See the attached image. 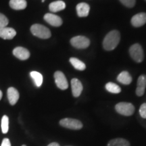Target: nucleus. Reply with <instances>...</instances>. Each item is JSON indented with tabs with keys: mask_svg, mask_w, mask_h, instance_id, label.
I'll return each mask as SVG.
<instances>
[{
	"mask_svg": "<svg viewBox=\"0 0 146 146\" xmlns=\"http://www.w3.org/2000/svg\"><path fill=\"white\" fill-rule=\"evenodd\" d=\"M70 62L73 66L74 68L78 70H84L86 68V66L83 62L76 58H70Z\"/></svg>",
	"mask_w": 146,
	"mask_h": 146,
	"instance_id": "aec40b11",
	"label": "nucleus"
},
{
	"mask_svg": "<svg viewBox=\"0 0 146 146\" xmlns=\"http://www.w3.org/2000/svg\"><path fill=\"white\" fill-rule=\"evenodd\" d=\"M31 31L34 36L41 38V39H49L51 36L50 29L43 25L39 24H35L31 27Z\"/></svg>",
	"mask_w": 146,
	"mask_h": 146,
	"instance_id": "f03ea898",
	"label": "nucleus"
},
{
	"mask_svg": "<svg viewBox=\"0 0 146 146\" xmlns=\"http://www.w3.org/2000/svg\"><path fill=\"white\" fill-rule=\"evenodd\" d=\"M9 129V118L7 116H4L1 119V131L3 134L8 133Z\"/></svg>",
	"mask_w": 146,
	"mask_h": 146,
	"instance_id": "5701e85b",
	"label": "nucleus"
},
{
	"mask_svg": "<svg viewBox=\"0 0 146 146\" xmlns=\"http://www.w3.org/2000/svg\"><path fill=\"white\" fill-rule=\"evenodd\" d=\"M14 56L21 60H26L30 57V52L23 47H17L13 50Z\"/></svg>",
	"mask_w": 146,
	"mask_h": 146,
	"instance_id": "9d476101",
	"label": "nucleus"
},
{
	"mask_svg": "<svg viewBox=\"0 0 146 146\" xmlns=\"http://www.w3.org/2000/svg\"><path fill=\"white\" fill-rule=\"evenodd\" d=\"M120 40V33L116 30L110 31L107 34L103 41V47L106 50L111 51L117 47Z\"/></svg>",
	"mask_w": 146,
	"mask_h": 146,
	"instance_id": "f257e3e1",
	"label": "nucleus"
},
{
	"mask_svg": "<svg viewBox=\"0 0 146 146\" xmlns=\"http://www.w3.org/2000/svg\"><path fill=\"white\" fill-rule=\"evenodd\" d=\"M1 146H11V143L10 140L8 139V138L3 139L2 143H1Z\"/></svg>",
	"mask_w": 146,
	"mask_h": 146,
	"instance_id": "bb28decb",
	"label": "nucleus"
},
{
	"mask_svg": "<svg viewBox=\"0 0 146 146\" xmlns=\"http://www.w3.org/2000/svg\"><path fill=\"white\" fill-rule=\"evenodd\" d=\"M60 125L62 127L72 130H80L83 128V124L80 120L70 118L62 119L60 121Z\"/></svg>",
	"mask_w": 146,
	"mask_h": 146,
	"instance_id": "20e7f679",
	"label": "nucleus"
},
{
	"mask_svg": "<svg viewBox=\"0 0 146 146\" xmlns=\"http://www.w3.org/2000/svg\"><path fill=\"white\" fill-rule=\"evenodd\" d=\"M66 4L63 1H56L51 3L49 5V9L52 12H58L64 10Z\"/></svg>",
	"mask_w": 146,
	"mask_h": 146,
	"instance_id": "a211bd4d",
	"label": "nucleus"
},
{
	"mask_svg": "<svg viewBox=\"0 0 146 146\" xmlns=\"http://www.w3.org/2000/svg\"><path fill=\"white\" fill-rule=\"evenodd\" d=\"M26 0H10V6L16 10H24L27 8Z\"/></svg>",
	"mask_w": 146,
	"mask_h": 146,
	"instance_id": "dca6fc26",
	"label": "nucleus"
},
{
	"mask_svg": "<svg viewBox=\"0 0 146 146\" xmlns=\"http://www.w3.org/2000/svg\"><path fill=\"white\" fill-rule=\"evenodd\" d=\"M71 88L73 96L75 98H78L81 94L83 91V87L81 82L77 78H72L71 80Z\"/></svg>",
	"mask_w": 146,
	"mask_h": 146,
	"instance_id": "1a4fd4ad",
	"label": "nucleus"
},
{
	"mask_svg": "<svg viewBox=\"0 0 146 146\" xmlns=\"http://www.w3.org/2000/svg\"><path fill=\"white\" fill-rule=\"evenodd\" d=\"M30 75L35 82L36 86L38 87H41L43 83V76L41 73L36 72V71H33L30 73Z\"/></svg>",
	"mask_w": 146,
	"mask_h": 146,
	"instance_id": "412c9836",
	"label": "nucleus"
},
{
	"mask_svg": "<svg viewBox=\"0 0 146 146\" xmlns=\"http://www.w3.org/2000/svg\"><path fill=\"white\" fill-rule=\"evenodd\" d=\"M8 18L3 14L0 13V30L6 27L7 25H8Z\"/></svg>",
	"mask_w": 146,
	"mask_h": 146,
	"instance_id": "b1692460",
	"label": "nucleus"
},
{
	"mask_svg": "<svg viewBox=\"0 0 146 146\" xmlns=\"http://www.w3.org/2000/svg\"><path fill=\"white\" fill-rule=\"evenodd\" d=\"M146 23V13L142 12L135 14L131 18V24L135 27H140Z\"/></svg>",
	"mask_w": 146,
	"mask_h": 146,
	"instance_id": "9b49d317",
	"label": "nucleus"
},
{
	"mask_svg": "<svg viewBox=\"0 0 146 146\" xmlns=\"http://www.w3.org/2000/svg\"><path fill=\"white\" fill-rule=\"evenodd\" d=\"M108 146H130V143L123 138H116L110 140Z\"/></svg>",
	"mask_w": 146,
	"mask_h": 146,
	"instance_id": "6ab92c4d",
	"label": "nucleus"
},
{
	"mask_svg": "<svg viewBox=\"0 0 146 146\" xmlns=\"http://www.w3.org/2000/svg\"><path fill=\"white\" fill-rule=\"evenodd\" d=\"M54 79L55 83H56L58 88L62 89V90H65V89H68V81H67L64 74L61 71H56L54 73Z\"/></svg>",
	"mask_w": 146,
	"mask_h": 146,
	"instance_id": "0eeeda50",
	"label": "nucleus"
},
{
	"mask_svg": "<svg viewBox=\"0 0 146 146\" xmlns=\"http://www.w3.org/2000/svg\"><path fill=\"white\" fill-rule=\"evenodd\" d=\"M22 146H26L25 145H22Z\"/></svg>",
	"mask_w": 146,
	"mask_h": 146,
	"instance_id": "7c9ffc66",
	"label": "nucleus"
},
{
	"mask_svg": "<svg viewBox=\"0 0 146 146\" xmlns=\"http://www.w3.org/2000/svg\"><path fill=\"white\" fill-rule=\"evenodd\" d=\"M145 1H146V0H145Z\"/></svg>",
	"mask_w": 146,
	"mask_h": 146,
	"instance_id": "2f4dec72",
	"label": "nucleus"
},
{
	"mask_svg": "<svg viewBox=\"0 0 146 146\" xmlns=\"http://www.w3.org/2000/svg\"><path fill=\"white\" fill-rule=\"evenodd\" d=\"M120 1L128 8H133L135 4V0H120Z\"/></svg>",
	"mask_w": 146,
	"mask_h": 146,
	"instance_id": "393cba45",
	"label": "nucleus"
},
{
	"mask_svg": "<svg viewBox=\"0 0 146 146\" xmlns=\"http://www.w3.org/2000/svg\"><path fill=\"white\" fill-rule=\"evenodd\" d=\"M44 20L47 23L50 24L53 27H60L62 25V18L56 14L52 13H47L45 14Z\"/></svg>",
	"mask_w": 146,
	"mask_h": 146,
	"instance_id": "6e6552de",
	"label": "nucleus"
},
{
	"mask_svg": "<svg viewBox=\"0 0 146 146\" xmlns=\"http://www.w3.org/2000/svg\"><path fill=\"white\" fill-rule=\"evenodd\" d=\"M2 96H3L2 92H1V91L0 90V100H1V98H2Z\"/></svg>",
	"mask_w": 146,
	"mask_h": 146,
	"instance_id": "c85d7f7f",
	"label": "nucleus"
},
{
	"mask_svg": "<svg viewBox=\"0 0 146 146\" xmlns=\"http://www.w3.org/2000/svg\"><path fill=\"white\" fill-rule=\"evenodd\" d=\"M106 89L108 92L112 93V94H119L121 91V89L118 85L114 83H111V82L108 83L106 85Z\"/></svg>",
	"mask_w": 146,
	"mask_h": 146,
	"instance_id": "4be33fe9",
	"label": "nucleus"
},
{
	"mask_svg": "<svg viewBox=\"0 0 146 146\" xmlns=\"http://www.w3.org/2000/svg\"><path fill=\"white\" fill-rule=\"evenodd\" d=\"M47 146H60V145L58 143H56V142H53V143H51L50 144H49Z\"/></svg>",
	"mask_w": 146,
	"mask_h": 146,
	"instance_id": "cd10ccee",
	"label": "nucleus"
},
{
	"mask_svg": "<svg viewBox=\"0 0 146 146\" xmlns=\"http://www.w3.org/2000/svg\"><path fill=\"white\" fill-rule=\"evenodd\" d=\"M76 12L79 17H86L89 15L90 7L86 3H80L76 7Z\"/></svg>",
	"mask_w": 146,
	"mask_h": 146,
	"instance_id": "ddd939ff",
	"label": "nucleus"
},
{
	"mask_svg": "<svg viewBox=\"0 0 146 146\" xmlns=\"http://www.w3.org/2000/svg\"><path fill=\"white\" fill-rule=\"evenodd\" d=\"M8 98L11 105L14 106L17 103L19 99V93L17 89L14 87H10L8 89Z\"/></svg>",
	"mask_w": 146,
	"mask_h": 146,
	"instance_id": "2eb2a0df",
	"label": "nucleus"
},
{
	"mask_svg": "<svg viewBox=\"0 0 146 146\" xmlns=\"http://www.w3.org/2000/svg\"><path fill=\"white\" fill-rule=\"evenodd\" d=\"M70 43L75 48L85 49L89 46L90 41L86 36H76L70 39Z\"/></svg>",
	"mask_w": 146,
	"mask_h": 146,
	"instance_id": "423d86ee",
	"label": "nucleus"
},
{
	"mask_svg": "<svg viewBox=\"0 0 146 146\" xmlns=\"http://www.w3.org/2000/svg\"><path fill=\"white\" fill-rule=\"evenodd\" d=\"M68 146H69V145H68Z\"/></svg>",
	"mask_w": 146,
	"mask_h": 146,
	"instance_id": "473e14b6",
	"label": "nucleus"
},
{
	"mask_svg": "<svg viewBox=\"0 0 146 146\" xmlns=\"http://www.w3.org/2000/svg\"><path fill=\"white\" fill-rule=\"evenodd\" d=\"M117 81L123 85H129L132 82V77L127 71H123L118 74Z\"/></svg>",
	"mask_w": 146,
	"mask_h": 146,
	"instance_id": "f3484780",
	"label": "nucleus"
},
{
	"mask_svg": "<svg viewBox=\"0 0 146 146\" xmlns=\"http://www.w3.org/2000/svg\"><path fill=\"white\" fill-rule=\"evenodd\" d=\"M146 87V76L141 75L137 80V87L136 89V94L138 96H142L145 93Z\"/></svg>",
	"mask_w": 146,
	"mask_h": 146,
	"instance_id": "f8f14e48",
	"label": "nucleus"
},
{
	"mask_svg": "<svg viewBox=\"0 0 146 146\" xmlns=\"http://www.w3.org/2000/svg\"><path fill=\"white\" fill-rule=\"evenodd\" d=\"M45 0H42V2H44Z\"/></svg>",
	"mask_w": 146,
	"mask_h": 146,
	"instance_id": "c756f323",
	"label": "nucleus"
},
{
	"mask_svg": "<svg viewBox=\"0 0 146 146\" xmlns=\"http://www.w3.org/2000/svg\"><path fill=\"white\" fill-rule=\"evenodd\" d=\"M16 35V31L10 27H6L0 30V37L3 39H12Z\"/></svg>",
	"mask_w": 146,
	"mask_h": 146,
	"instance_id": "4468645a",
	"label": "nucleus"
},
{
	"mask_svg": "<svg viewBox=\"0 0 146 146\" xmlns=\"http://www.w3.org/2000/svg\"><path fill=\"white\" fill-rule=\"evenodd\" d=\"M140 116L143 118H146V103H144L140 106L139 108Z\"/></svg>",
	"mask_w": 146,
	"mask_h": 146,
	"instance_id": "a878e982",
	"label": "nucleus"
},
{
	"mask_svg": "<svg viewBox=\"0 0 146 146\" xmlns=\"http://www.w3.org/2000/svg\"><path fill=\"white\" fill-rule=\"evenodd\" d=\"M129 54H130L131 57L136 62L140 63L143 60L144 54L143 49H142L141 45L138 44V43L133 45L130 47V49H129Z\"/></svg>",
	"mask_w": 146,
	"mask_h": 146,
	"instance_id": "39448f33",
	"label": "nucleus"
},
{
	"mask_svg": "<svg viewBox=\"0 0 146 146\" xmlns=\"http://www.w3.org/2000/svg\"><path fill=\"white\" fill-rule=\"evenodd\" d=\"M115 110L118 114L123 116H131L135 112V107L132 104L128 102H120L115 106Z\"/></svg>",
	"mask_w": 146,
	"mask_h": 146,
	"instance_id": "7ed1b4c3",
	"label": "nucleus"
}]
</instances>
